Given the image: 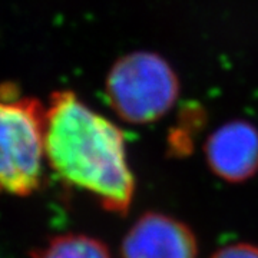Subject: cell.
Returning a JSON list of instances; mask_svg holds the SVG:
<instances>
[{
    "label": "cell",
    "instance_id": "1",
    "mask_svg": "<svg viewBox=\"0 0 258 258\" xmlns=\"http://www.w3.org/2000/svg\"><path fill=\"white\" fill-rule=\"evenodd\" d=\"M45 154L66 182L125 214L134 197L123 134L72 92H56L45 112Z\"/></svg>",
    "mask_w": 258,
    "mask_h": 258
},
{
    "label": "cell",
    "instance_id": "2",
    "mask_svg": "<svg viewBox=\"0 0 258 258\" xmlns=\"http://www.w3.org/2000/svg\"><path fill=\"white\" fill-rule=\"evenodd\" d=\"M179 83L161 56L134 52L112 66L106 95L112 108L131 123H149L162 118L176 102Z\"/></svg>",
    "mask_w": 258,
    "mask_h": 258
},
{
    "label": "cell",
    "instance_id": "3",
    "mask_svg": "<svg viewBox=\"0 0 258 258\" xmlns=\"http://www.w3.org/2000/svg\"><path fill=\"white\" fill-rule=\"evenodd\" d=\"M45 112L33 99L0 101V194L25 197L40 184Z\"/></svg>",
    "mask_w": 258,
    "mask_h": 258
},
{
    "label": "cell",
    "instance_id": "4",
    "mask_svg": "<svg viewBox=\"0 0 258 258\" xmlns=\"http://www.w3.org/2000/svg\"><path fill=\"white\" fill-rule=\"evenodd\" d=\"M197 251L185 224L157 212L141 217L122 242V258H197Z\"/></svg>",
    "mask_w": 258,
    "mask_h": 258
},
{
    "label": "cell",
    "instance_id": "5",
    "mask_svg": "<svg viewBox=\"0 0 258 258\" xmlns=\"http://www.w3.org/2000/svg\"><path fill=\"white\" fill-rule=\"evenodd\" d=\"M208 165L228 182H242L258 172V129L247 120H231L205 144Z\"/></svg>",
    "mask_w": 258,
    "mask_h": 258
},
{
    "label": "cell",
    "instance_id": "6",
    "mask_svg": "<svg viewBox=\"0 0 258 258\" xmlns=\"http://www.w3.org/2000/svg\"><path fill=\"white\" fill-rule=\"evenodd\" d=\"M33 258H111V255L101 241L86 235L66 234L35 251Z\"/></svg>",
    "mask_w": 258,
    "mask_h": 258
},
{
    "label": "cell",
    "instance_id": "7",
    "mask_svg": "<svg viewBox=\"0 0 258 258\" xmlns=\"http://www.w3.org/2000/svg\"><path fill=\"white\" fill-rule=\"evenodd\" d=\"M211 258H258V247L251 244H232L218 249Z\"/></svg>",
    "mask_w": 258,
    "mask_h": 258
}]
</instances>
